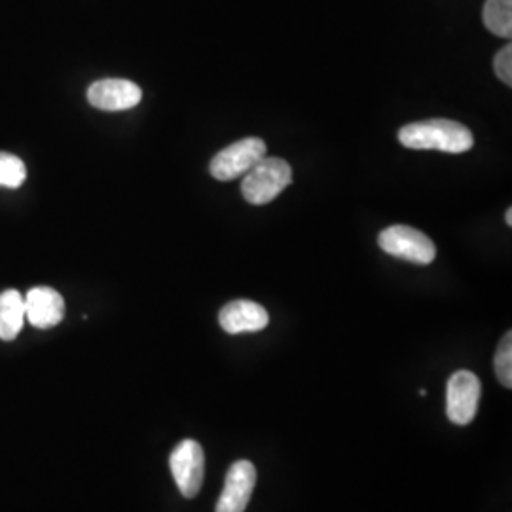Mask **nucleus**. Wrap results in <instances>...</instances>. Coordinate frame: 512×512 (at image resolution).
Wrapping results in <instances>:
<instances>
[{"label":"nucleus","instance_id":"obj_1","mask_svg":"<svg viewBox=\"0 0 512 512\" xmlns=\"http://www.w3.org/2000/svg\"><path fill=\"white\" fill-rule=\"evenodd\" d=\"M399 141L414 150H440L448 154H461L471 150L475 137L471 129L454 120H423L408 124L399 131Z\"/></svg>","mask_w":512,"mask_h":512},{"label":"nucleus","instance_id":"obj_2","mask_svg":"<svg viewBox=\"0 0 512 512\" xmlns=\"http://www.w3.org/2000/svg\"><path fill=\"white\" fill-rule=\"evenodd\" d=\"M293 183V169L283 158H262L241 183V194L251 205H266Z\"/></svg>","mask_w":512,"mask_h":512},{"label":"nucleus","instance_id":"obj_3","mask_svg":"<svg viewBox=\"0 0 512 512\" xmlns=\"http://www.w3.org/2000/svg\"><path fill=\"white\" fill-rule=\"evenodd\" d=\"M378 243L387 255L401 258V260L412 262V264H420V266L431 264L437 256V247L429 239V236H425L423 232L412 228V226H404V224H395V226L385 228L378 238Z\"/></svg>","mask_w":512,"mask_h":512},{"label":"nucleus","instance_id":"obj_4","mask_svg":"<svg viewBox=\"0 0 512 512\" xmlns=\"http://www.w3.org/2000/svg\"><path fill=\"white\" fill-rule=\"evenodd\" d=\"M264 156L266 143L258 137H247L222 148L211 160L209 171L217 181H234L238 177H243Z\"/></svg>","mask_w":512,"mask_h":512},{"label":"nucleus","instance_id":"obj_5","mask_svg":"<svg viewBox=\"0 0 512 512\" xmlns=\"http://www.w3.org/2000/svg\"><path fill=\"white\" fill-rule=\"evenodd\" d=\"M169 467L183 497L194 499L200 494L205 476V454L200 442L186 439L177 444V448L171 452Z\"/></svg>","mask_w":512,"mask_h":512},{"label":"nucleus","instance_id":"obj_6","mask_svg":"<svg viewBox=\"0 0 512 512\" xmlns=\"http://www.w3.org/2000/svg\"><path fill=\"white\" fill-rule=\"evenodd\" d=\"M480 380L469 370H458L448 380L446 389V414L456 425H469L478 414Z\"/></svg>","mask_w":512,"mask_h":512},{"label":"nucleus","instance_id":"obj_7","mask_svg":"<svg viewBox=\"0 0 512 512\" xmlns=\"http://www.w3.org/2000/svg\"><path fill=\"white\" fill-rule=\"evenodd\" d=\"M143 99V92L137 84L122 78L97 80L88 88L90 105L107 112H120L137 107Z\"/></svg>","mask_w":512,"mask_h":512},{"label":"nucleus","instance_id":"obj_8","mask_svg":"<svg viewBox=\"0 0 512 512\" xmlns=\"http://www.w3.org/2000/svg\"><path fill=\"white\" fill-rule=\"evenodd\" d=\"M256 486V469L251 461H236L224 480V490L215 512H245Z\"/></svg>","mask_w":512,"mask_h":512},{"label":"nucleus","instance_id":"obj_9","mask_svg":"<svg viewBox=\"0 0 512 512\" xmlns=\"http://www.w3.org/2000/svg\"><path fill=\"white\" fill-rule=\"evenodd\" d=\"M25 302V321H29L37 329H52L59 325L65 317V300L52 287H35L27 296Z\"/></svg>","mask_w":512,"mask_h":512},{"label":"nucleus","instance_id":"obj_10","mask_svg":"<svg viewBox=\"0 0 512 512\" xmlns=\"http://www.w3.org/2000/svg\"><path fill=\"white\" fill-rule=\"evenodd\" d=\"M219 323L228 334L258 332L268 327L270 315L253 300H234L220 310Z\"/></svg>","mask_w":512,"mask_h":512},{"label":"nucleus","instance_id":"obj_11","mask_svg":"<svg viewBox=\"0 0 512 512\" xmlns=\"http://www.w3.org/2000/svg\"><path fill=\"white\" fill-rule=\"evenodd\" d=\"M25 323V302L19 291L0 294V340L10 342L18 336Z\"/></svg>","mask_w":512,"mask_h":512},{"label":"nucleus","instance_id":"obj_12","mask_svg":"<svg viewBox=\"0 0 512 512\" xmlns=\"http://www.w3.org/2000/svg\"><path fill=\"white\" fill-rule=\"evenodd\" d=\"M484 25L497 37L511 38L512 0H486Z\"/></svg>","mask_w":512,"mask_h":512},{"label":"nucleus","instance_id":"obj_13","mask_svg":"<svg viewBox=\"0 0 512 512\" xmlns=\"http://www.w3.org/2000/svg\"><path fill=\"white\" fill-rule=\"evenodd\" d=\"M27 179V167L18 156L0 152V186L19 188Z\"/></svg>","mask_w":512,"mask_h":512},{"label":"nucleus","instance_id":"obj_14","mask_svg":"<svg viewBox=\"0 0 512 512\" xmlns=\"http://www.w3.org/2000/svg\"><path fill=\"white\" fill-rule=\"evenodd\" d=\"M495 374L499 384L505 385L507 389L512 387V332H507L495 351Z\"/></svg>","mask_w":512,"mask_h":512},{"label":"nucleus","instance_id":"obj_15","mask_svg":"<svg viewBox=\"0 0 512 512\" xmlns=\"http://www.w3.org/2000/svg\"><path fill=\"white\" fill-rule=\"evenodd\" d=\"M494 69L497 78L501 82H505L507 86H512V46L507 44L505 48L499 50V54L495 55Z\"/></svg>","mask_w":512,"mask_h":512},{"label":"nucleus","instance_id":"obj_16","mask_svg":"<svg viewBox=\"0 0 512 512\" xmlns=\"http://www.w3.org/2000/svg\"><path fill=\"white\" fill-rule=\"evenodd\" d=\"M505 222H507V226H512V209L509 207L507 209V215H505Z\"/></svg>","mask_w":512,"mask_h":512}]
</instances>
